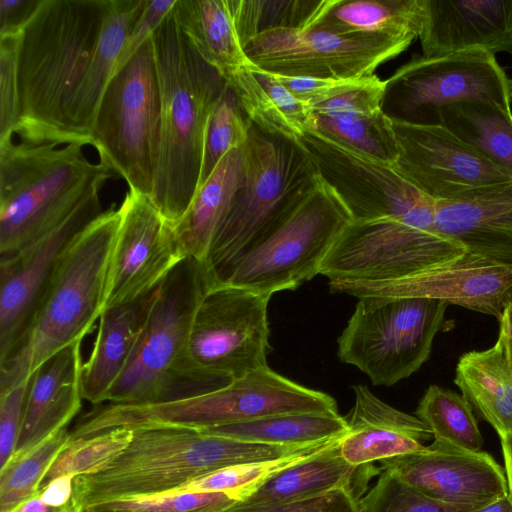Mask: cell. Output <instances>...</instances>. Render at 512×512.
Instances as JSON below:
<instances>
[{
  "label": "cell",
  "mask_w": 512,
  "mask_h": 512,
  "mask_svg": "<svg viewBox=\"0 0 512 512\" xmlns=\"http://www.w3.org/2000/svg\"><path fill=\"white\" fill-rule=\"evenodd\" d=\"M412 35L340 34L308 24L270 26L249 43L246 55L275 75L357 79L374 75L384 62L405 51Z\"/></svg>",
  "instance_id": "obj_13"
},
{
  "label": "cell",
  "mask_w": 512,
  "mask_h": 512,
  "mask_svg": "<svg viewBox=\"0 0 512 512\" xmlns=\"http://www.w3.org/2000/svg\"><path fill=\"white\" fill-rule=\"evenodd\" d=\"M267 1L176 0L173 13L200 57L228 83L252 63L246 48L262 30Z\"/></svg>",
  "instance_id": "obj_22"
},
{
  "label": "cell",
  "mask_w": 512,
  "mask_h": 512,
  "mask_svg": "<svg viewBox=\"0 0 512 512\" xmlns=\"http://www.w3.org/2000/svg\"><path fill=\"white\" fill-rule=\"evenodd\" d=\"M81 342L44 361L30 376L21 431L13 455L22 454L66 428L82 406Z\"/></svg>",
  "instance_id": "obj_25"
},
{
  "label": "cell",
  "mask_w": 512,
  "mask_h": 512,
  "mask_svg": "<svg viewBox=\"0 0 512 512\" xmlns=\"http://www.w3.org/2000/svg\"><path fill=\"white\" fill-rule=\"evenodd\" d=\"M176 0H147L145 8L133 25L116 65L117 72L153 35L155 30L173 9Z\"/></svg>",
  "instance_id": "obj_49"
},
{
  "label": "cell",
  "mask_w": 512,
  "mask_h": 512,
  "mask_svg": "<svg viewBox=\"0 0 512 512\" xmlns=\"http://www.w3.org/2000/svg\"><path fill=\"white\" fill-rule=\"evenodd\" d=\"M100 191L89 196L54 230L0 259V363L16 349L61 255L102 211Z\"/></svg>",
  "instance_id": "obj_20"
},
{
  "label": "cell",
  "mask_w": 512,
  "mask_h": 512,
  "mask_svg": "<svg viewBox=\"0 0 512 512\" xmlns=\"http://www.w3.org/2000/svg\"><path fill=\"white\" fill-rule=\"evenodd\" d=\"M245 180L203 265L209 285L271 229L312 185L317 169L301 144L251 125Z\"/></svg>",
  "instance_id": "obj_8"
},
{
  "label": "cell",
  "mask_w": 512,
  "mask_h": 512,
  "mask_svg": "<svg viewBox=\"0 0 512 512\" xmlns=\"http://www.w3.org/2000/svg\"><path fill=\"white\" fill-rule=\"evenodd\" d=\"M471 512H512V501L509 495L494 499Z\"/></svg>",
  "instance_id": "obj_53"
},
{
  "label": "cell",
  "mask_w": 512,
  "mask_h": 512,
  "mask_svg": "<svg viewBox=\"0 0 512 512\" xmlns=\"http://www.w3.org/2000/svg\"><path fill=\"white\" fill-rule=\"evenodd\" d=\"M466 252L434 225L405 218L351 221L324 259L329 281H387L447 264Z\"/></svg>",
  "instance_id": "obj_14"
},
{
  "label": "cell",
  "mask_w": 512,
  "mask_h": 512,
  "mask_svg": "<svg viewBox=\"0 0 512 512\" xmlns=\"http://www.w3.org/2000/svg\"><path fill=\"white\" fill-rule=\"evenodd\" d=\"M132 435L131 429L118 427L94 436L70 440L48 470L40 487L61 476L76 477L102 470L124 451Z\"/></svg>",
  "instance_id": "obj_40"
},
{
  "label": "cell",
  "mask_w": 512,
  "mask_h": 512,
  "mask_svg": "<svg viewBox=\"0 0 512 512\" xmlns=\"http://www.w3.org/2000/svg\"><path fill=\"white\" fill-rule=\"evenodd\" d=\"M498 320V338L502 341L508 367L512 375V307L506 305L503 314Z\"/></svg>",
  "instance_id": "obj_52"
},
{
  "label": "cell",
  "mask_w": 512,
  "mask_h": 512,
  "mask_svg": "<svg viewBox=\"0 0 512 512\" xmlns=\"http://www.w3.org/2000/svg\"><path fill=\"white\" fill-rule=\"evenodd\" d=\"M40 0H0V35L18 33Z\"/></svg>",
  "instance_id": "obj_50"
},
{
  "label": "cell",
  "mask_w": 512,
  "mask_h": 512,
  "mask_svg": "<svg viewBox=\"0 0 512 512\" xmlns=\"http://www.w3.org/2000/svg\"><path fill=\"white\" fill-rule=\"evenodd\" d=\"M398 157L395 169L436 202L512 181V172L484 157L440 124L392 118Z\"/></svg>",
  "instance_id": "obj_18"
},
{
  "label": "cell",
  "mask_w": 512,
  "mask_h": 512,
  "mask_svg": "<svg viewBox=\"0 0 512 512\" xmlns=\"http://www.w3.org/2000/svg\"><path fill=\"white\" fill-rule=\"evenodd\" d=\"M354 404L340 451L350 464L362 467L375 461L426 448L431 430L417 416L402 412L376 397L366 385L352 387Z\"/></svg>",
  "instance_id": "obj_26"
},
{
  "label": "cell",
  "mask_w": 512,
  "mask_h": 512,
  "mask_svg": "<svg viewBox=\"0 0 512 512\" xmlns=\"http://www.w3.org/2000/svg\"><path fill=\"white\" fill-rule=\"evenodd\" d=\"M71 440L63 428L0 468V512H11L39 491L48 470Z\"/></svg>",
  "instance_id": "obj_37"
},
{
  "label": "cell",
  "mask_w": 512,
  "mask_h": 512,
  "mask_svg": "<svg viewBox=\"0 0 512 512\" xmlns=\"http://www.w3.org/2000/svg\"><path fill=\"white\" fill-rule=\"evenodd\" d=\"M243 145L230 150L198 188L188 210L172 223L177 239L187 257L202 263L211 243L230 212L244 185Z\"/></svg>",
  "instance_id": "obj_28"
},
{
  "label": "cell",
  "mask_w": 512,
  "mask_h": 512,
  "mask_svg": "<svg viewBox=\"0 0 512 512\" xmlns=\"http://www.w3.org/2000/svg\"><path fill=\"white\" fill-rule=\"evenodd\" d=\"M152 40L161 120L150 199L166 220L176 223L198 190L208 120L226 82L194 49L173 9Z\"/></svg>",
  "instance_id": "obj_2"
},
{
  "label": "cell",
  "mask_w": 512,
  "mask_h": 512,
  "mask_svg": "<svg viewBox=\"0 0 512 512\" xmlns=\"http://www.w3.org/2000/svg\"><path fill=\"white\" fill-rule=\"evenodd\" d=\"M347 429V419L330 411L280 414L201 431L252 443L304 445L341 437Z\"/></svg>",
  "instance_id": "obj_35"
},
{
  "label": "cell",
  "mask_w": 512,
  "mask_h": 512,
  "mask_svg": "<svg viewBox=\"0 0 512 512\" xmlns=\"http://www.w3.org/2000/svg\"><path fill=\"white\" fill-rule=\"evenodd\" d=\"M128 446L102 470L75 477L82 509L113 499L170 493L217 470L290 455L313 447L240 441L184 427L131 429Z\"/></svg>",
  "instance_id": "obj_3"
},
{
  "label": "cell",
  "mask_w": 512,
  "mask_h": 512,
  "mask_svg": "<svg viewBox=\"0 0 512 512\" xmlns=\"http://www.w3.org/2000/svg\"><path fill=\"white\" fill-rule=\"evenodd\" d=\"M18 34L0 35V141L13 138L20 120Z\"/></svg>",
  "instance_id": "obj_45"
},
{
  "label": "cell",
  "mask_w": 512,
  "mask_h": 512,
  "mask_svg": "<svg viewBox=\"0 0 512 512\" xmlns=\"http://www.w3.org/2000/svg\"><path fill=\"white\" fill-rule=\"evenodd\" d=\"M415 416L428 426L435 442L470 452L482 451V434L472 406L462 395L430 385L419 401Z\"/></svg>",
  "instance_id": "obj_36"
},
{
  "label": "cell",
  "mask_w": 512,
  "mask_h": 512,
  "mask_svg": "<svg viewBox=\"0 0 512 512\" xmlns=\"http://www.w3.org/2000/svg\"><path fill=\"white\" fill-rule=\"evenodd\" d=\"M270 297L225 283L208 286L194 315L184 363L193 396L268 366Z\"/></svg>",
  "instance_id": "obj_11"
},
{
  "label": "cell",
  "mask_w": 512,
  "mask_h": 512,
  "mask_svg": "<svg viewBox=\"0 0 512 512\" xmlns=\"http://www.w3.org/2000/svg\"><path fill=\"white\" fill-rule=\"evenodd\" d=\"M119 221L118 210L104 211L61 255L24 337L0 363V393L27 381L44 361L91 331L102 312Z\"/></svg>",
  "instance_id": "obj_5"
},
{
  "label": "cell",
  "mask_w": 512,
  "mask_h": 512,
  "mask_svg": "<svg viewBox=\"0 0 512 512\" xmlns=\"http://www.w3.org/2000/svg\"><path fill=\"white\" fill-rule=\"evenodd\" d=\"M390 117L437 124V113L463 101H488L512 110L510 80L495 56L480 51L421 56L389 78Z\"/></svg>",
  "instance_id": "obj_15"
},
{
  "label": "cell",
  "mask_w": 512,
  "mask_h": 512,
  "mask_svg": "<svg viewBox=\"0 0 512 512\" xmlns=\"http://www.w3.org/2000/svg\"><path fill=\"white\" fill-rule=\"evenodd\" d=\"M437 124L512 172V110L488 101H463L442 107Z\"/></svg>",
  "instance_id": "obj_34"
},
{
  "label": "cell",
  "mask_w": 512,
  "mask_h": 512,
  "mask_svg": "<svg viewBox=\"0 0 512 512\" xmlns=\"http://www.w3.org/2000/svg\"><path fill=\"white\" fill-rule=\"evenodd\" d=\"M422 56L512 53V0H425Z\"/></svg>",
  "instance_id": "obj_23"
},
{
  "label": "cell",
  "mask_w": 512,
  "mask_h": 512,
  "mask_svg": "<svg viewBox=\"0 0 512 512\" xmlns=\"http://www.w3.org/2000/svg\"><path fill=\"white\" fill-rule=\"evenodd\" d=\"M389 471L437 500L484 505L509 495L505 469L487 452H470L433 441L422 451L381 460Z\"/></svg>",
  "instance_id": "obj_21"
},
{
  "label": "cell",
  "mask_w": 512,
  "mask_h": 512,
  "mask_svg": "<svg viewBox=\"0 0 512 512\" xmlns=\"http://www.w3.org/2000/svg\"><path fill=\"white\" fill-rule=\"evenodd\" d=\"M388 80L377 75L364 77L355 87L312 106L314 114L338 119H354L373 116L383 111Z\"/></svg>",
  "instance_id": "obj_44"
},
{
  "label": "cell",
  "mask_w": 512,
  "mask_h": 512,
  "mask_svg": "<svg viewBox=\"0 0 512 512\" xmlns=\"http://www.w3.org/2000/svg\"><path fill=\"white\" fill-rule=\"evenodd\" d=\"M505 473L507 477L509 497L512 501V470Z\"/></svg>",
  "instance_id": "obj_55"
},
{
  "label": "cell",
  "mask_w": 512,
  "mask_h": 512,
  "mask_svg": "<svg viewBox=\"0 0 512 512\" xmlns=\"http://www.w3.org/2000/svg\"><path fill=\"white\" fill-rule=\"evenodd\" d=\"M342 437L309 458L273 475L238 504H285L314 498L338 488L352 487L353 478L360 467L348 463L341 455Z\"/></svg>",
  "instance_id": "obj_33"
},
{
  "label": "cell",
  "mask_w": 512,
  "mask_h": 512,
  "mask_svg": "<svg viewBox=\"0 0 512 512\" xmlns=\"http://www.w3.org/2000/svg\"><path fill=\"white\" fill-rule=\"evenodd\" d=\"M315 132L361 155L395 164L398 148L392 118L383 110L373 116L338 119L316 115Z\"/></svg>",
  "instance_id": "obj_38"
},
{
  "label": "cell",
  "mask_w": 512,
  "mask_h": 512,
  "mask_svg": "<svg viewBox=\"0 0 512 512\" xmlns=\"http://www.w3.org/2000/svg\"><path fill=\"white\" fill-rule=\"evenodd\" d=\"M480 506L437 500L386 470H382L377 482L359 499L360 512H471Z\"/></svg>",
  "instance_id": "obj_43"
},
{
  "label": "cell",
  "mask_w": 512,
  "mask_h": 512,
  "mask_svg": "<svg viewBox=\"0 0 512 512\" xmlns=\"http://www.w3.org/2000/svg\"><path fill=\"white\" fill-rule=\"evenodd\" d=\"M339 336L338 358L374 385L391 386L429 358L447 303L424 298L358 299Z\"/></svg>",
  "instance_id": "obj_12"
},
{
  "label": "cell",
  "mask_w": 512,
  "mask_h": 512,
  "mask_svg": "<svg viewBox=\"0 0 512 512\" xmlns=\"http://www.w3.org/2000/svg\"><path fill=\"white\" fill-rule=\"evenodd\" d=\"M118 211L101 314L151 293L187 257L172 223L149 196L129 190Z\"/></svg>",
  "instance_id": "obj_17"
},
{
  "label": "cell",
  "mask_w": 512,
  "mask_h": 512,
  "mask_svg": "<svg viewBox=\"0 0 512 512\" xmlns=\"http://www.w3.org/2000/svg\"><path fill=\"white\" fill-rule=\"evenodd\" d=\"M226 84L260 130L298 144L307 133L315 132L312 106L295 97L273 74L251 64Z\"/></svg>",
  "instance_id": "obj_29"
},
{
  "label": "cell",
  "mask_w": 512,
  "mask_h": 512,
  "mask_svg": "<svg viewBox=\"0 0 512 512\" xmlns=\"http://www.w3.org/2000/svg\"><path fill=\"white\" fill-rule=\"evenodd\" d=\"M424 19L425 0H323L310 1L297 25L308 24L340 34L418 38Z\"/></svg>",
  "instance_id": "obj_30"
},
{
  "label": "cell",
  "mask_w": 512,
  "mask_h": 512,
  "mask_svg": "<svg viewBox=\"0 0 512 512\" xmlns=\"http://www.w3.org/2000/svg\"><path fill=\"white\" fill-rule=\"evenodd\" d=\"M83 146L0 141V259L54 230L116 174Z\"/></svg>",
  "instance_id": "obj_4"
},
{
  "label": "cell",
  "mask_w": 512,
  "mask_h": 512,
  "mask_svg": "<svg viewBox=\"0 0 512 512\" xmlns=\"http://www.w3.org/2000/svg\"><path fill=\"white\" fill-rule=\"evenodd\" d=\"M112 0H40L18 34L20 140L82 143L70 109L93 57ZM85 145V144H84Z\"/></svg>",
  "instance_id": "obj_1"
},
{
  "label": "cell",
  "mask_w": 512,
  "mask_h": 512,
  "mask_svg": "<svg viewBox=\"0 0 512 512\" xmlns=\"http://www.w3.org/2000/svg\"><path fill=\"white\" fill-rule=\"evenodd\" d=\"M434 225L466 251L512 266V181L436 202Z\"/></svg>",
  "instance_id": "obj_24"
},
{
  "label": "cell",
  "mask_w": 512,
  "mask_h": 512,
  "mask_svg": "<svg viewBox=\"0 0 512 512\" xmlns=\"http://www.w3.org/2000/svg\"><path fill=\"white\" fill-rule=\"evenodd\" d=\"M329 286L358 299H432L499 319L512 289V266L466 251L447 264L399 279L329 281Z\"/></svg>",
  "instance_id": "obj_19"
},
{
  "label": "cell",
  "mask_w": 512,
  "mask_h": 512,
  "mask_svg": "<svg viewBox=\"0 0 512 512\" xmlns=\"http://www.w3.org/2000/svg\"><path fill=\"white\" fill-rule=\"evenodd\" d=\"M504 458V469L509 471L512 469V434L505 443L501 444Z\"/></svg>",
  "instance_id": "obj_54"
},
{
  "label": "cell",
  "mask_w": 512,
  "mask_h": 512,
  "mask_svg": "<svg viewBox=\"0 0 512 512\" xmlns=\"http://www.w3.org/2000/svg\"><path fill=\"white\" fill-rule=\"evenodd\" d=\"M510 94H511V105H512V80L510 81Z\"/></svg>",
  "instance_id": "obj_57"
},
{
  "label": "cell",
  "mask_w": 512,
  "mask_h": 512,
  "mask_svg": "<svg viewBox=\"0 0 512 512\" xmlns=\"http://www.w3.org/2000/svg\"><path fill=\"white\" fill-rule=\"evenodd\" d=\"M454 383L505 443L512 434V375L502 341L498 338L488 349L464 353Z\"/></svg>",
  "instance_id": "obj_32"
},
{
  "label": "cell",
  "mask_w": 512,
  "mask_h": 512,
  "mask_svg": "<svg viewBox=\"0 0 512 512\" xmlns=\"http://www.w3.org/2000/svg\"><path fill=\"white\" fill-rule=\"evenodd\" d=\"M30 378L0 393V468L13 456L18 443Z\"/></svg>",
  "instance_id": "obj_47"
},
{
  "label": "cell",
  "mask_w": 512,
  "mask_h": 512,
  "mask_svg": "<svg viewBox=\"0 0 512 512\" xmlns=\"http://www.w3.org/2000/svg\"><path fill=\"white\" fill-rule=\"evenodd\" d=\"M330 411L338 412L332 396L297 384L267 366L188 398L154 404L97 405L84 415L82 430L87 435L118 427L201 430L280 414Z\"/></svg>",
  "instance_id": "obj_6"
},
{
  "label": "cell",
  "mask_w": 512,
  "mask_h": 512,
  "mask_svg": "<svg viewBox=\"0 0 512 512\" xmlns=\"http://www.w3.org/2000/svg\"><path fill=\"white\" fill-rule=\"evenodd\" d=\"M506 305H509L512 307V289L508 295V298H507V302H506Z\"/></svg>",
  "instance_id": "obj_56"
},
{
  "label": "cell",
  "mask_w": 512,
  "mask_h": 512,
  "mask_svg": "<svg viewBox=\"0 0 512 512\" xmlns=\"http://www.w3.org/2000/svg\"><path fill=\"white\" fill-rule=\"evenodd\" d=\"M339 438L280 458L226 467L198 477L174 492H225L236 495L241 501L248 493L273 475L309 458Z\"/></svg>",
  "instance_id": "obj_39"
},
{
  "label": "cell",
  "mask_w": 512,
  "mask_h": 512,
  "mask_svg": "<svg viewBox=\"0 0 512 512\" xmlns=\"http://www.w3.org/2000/svg\"><path fill=\"white\" fill-rule=\"evenodd\" d=\"M222 512H360L359 499L352 487H342L323 495L278 505H240Z\"/></svg>",
  "instance_id": "obj_46"
},
{
  "label": "cell",
  "mask_w": 512,
  "mask_h": 512,
  "mask_svg": "<svg viewBox=\"0 0 512 512\" xmlns=\"http://www.w3.org/2000/svg\"><path fill=\"white\" fill-rule=\"evenodd\" d=\"M300 144L320 176L336 191L352 221L405 218L434 225L436 201L393 165L349 150L316 132Z\"/></svg>",
  "instance_id": "obj_16"
},
{
  "label": "cell",
  "mask_w": 512,
  "mask_h": 512,
  "mask_svg": "<svg viewBox=\"0 0 512 512\" xmlns=\"http://www.w3.org/2000/svg\"><path fill=\"white\" fill-rule=\"evenodd\" d=\"M351 221L339 195L317 171L294 206L212 284L271 296L294 290L320 274L324 259Z\"/></svg>",
  "instance_id": "obj_9"
},
{
  "label": "cell",
  "mask_w": 512,
  "mask_h": 512,
  "mask_svg": "<svg viewBox=\"0 0 512 512\" xmlns=\"http://www.w3.org/2000/svg\"><path fill=\"white\" fill-rule=\"evenodd\" d=\"M251 125L234 91L226 84L208 120L199 187L230 150L245 143Z\"/></svg>",
  "instance_id": "obj_41"
},
{
  "label": "cell",
  "mask_w": 512,
  "mask_h": 512,
  "mask_svg": "<svg viewBox=\"0 0 512 512\" xmlns=\"http://www.w3.org/2000/svg\"><path fill=\"white\" fill-rule=\"evenodd\" d=\"M156 289L131 303L104 311L92 352L82 369L83 399L94 405L108 394L125 369L144 327Z\"/></svg>",
  "instance_id": "obj_27"
},
{
  "label": "cell",
  "mask_w": 512,
  "mask_h": 512,
  "mask_svg": "<svg viewBox=\"0 0 512 512\" xmlns=\"http://www.w3.org/2000/svg\"><path fill=\"white\" fill-rule=\"evenodd\" d=\"M160 86L152 35L112 76L92 123L91 145L129 190L150 197L159 147Z\"/></svg>",
  "instance_id": "obj_10"
},
{
  "label": "cell",
  "mask_w": 512,
  "mask_h": 512,
  "mask_svg": "<svg viewBox=\"0 0 512 512\" xmlns=\"http://www.w3.org/2000/svg\"><path fill=\"white\" fill-rule=\"evenodd\" d=\"M295 97L311 106L332 99L358 85L362 79H320L273 74Z\"/></svg>",
  "instance_id": "obj_48"
},
{
  "label": "cell",
  "mask_w": 512,
  "mask_h": 512,
  "mask_svg": "<svg viewBox=\"0 0 512 512\" xmlns=\"http://www.w3.org/2000/svg\"><path fill=\"white\" fill-rule=\"evenodd\" d=\"M208 286L203 263L192 257H186L166 276L106 402L154 404L193 396L184 363L194 315Z\"/></svg>",
  "instance_id": "obj_7"
},
{
  "label": "cell",
  "mask_w": 512,
  "mask_h": 512,
  "mask_svg": "<svg viewBox=\"0 0 512 512\" xmlns=\"http://www.w3.org/2000/svg\"><path fill=\"white\" fill-rule=\"evenodd\" d=\"M239 502L225 492H170L91 504L82 512H222Z\"/></svg>",
  "instance_id": "obj_42"
},
{
  "label": "cell",
  "mask_w": 512,
  "mask_h": 512,
  "mask_svg": "<svg viewBox=\"0 0 512 512\" xmlns=\"http://www.w3.org/2000/svg\"><path fill=\"white\" fill-rule=\"evenodd\" d=\"M146 1L112 0L90 65L70 109L72 133L85 145H91L90 131L98 105Z\"/></svg>",
  "instance_id": "obj_31"
},
{
  "label": "cell",
  "mask_w": 512,
  "mask_h": 512,
  "mask_svg": "<svg viewBox=\"0 0 512 512\" xmlns=\"http://www.w3.org/2000/svg\"><path fill=\"white\" fill-rule=\"evenodd\" d=\"M11 512H82V509L77 505L54 506L46 503L39 491L21 502Z\"/></svg>",
  "instance_id": "obj_51"
}]
</instances>
